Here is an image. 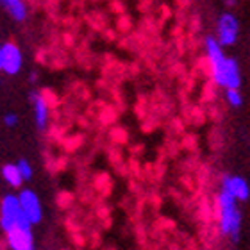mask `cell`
Instances as JSON below:
<instances>
[{
	"label": "cell",
	"instance_id": "7",
	"mask_svg": "<svg viewBox=\"0 0 250 250\" xmlns=\"http://www.w3.org/2000/svg\"><path fill=\"white\" fill-rule=\"evenodd\" d=\"M0 47H2V72H5L7 75H16L23 64L21 50L15 43H4Z\"/></svg>",
	"mask_w": 250,
	"mask_h": 250
},
{
	"label": "cell",
	"instance_id": "14",
	"mask_svg": "<svg viewBox=\"0 0 250 250\" xmlns=\"http://www.w3.org/2000/svg\"><path fill=\"white\" fill-rule=\"evenodd\" d=\"M16 122H18V118H16V115H13V113H9V115L4 116V124L7 125V127H13V125H16Z\"/></svg>",
	"mask_w": 250,
	"mask_h": 250
},
{
	"label": "cell",
	"instance_id": "15",
	"mask_svg": "<svg viewBox=\"0 0 250 250\" xmlns=\"http://www.w3.org/2000/svg\"><path fill=\"white\" fill-rule=\"evenodd\" d=\"M0 70H2V47H0Z\"/></svg>",
	"mask_w": 250,
	"mask_h": 250
},
{
	"label": "cell",
	"instance_id": "10",
	"mask_svg": "<svg viewBox=\"0 0 250 250\" xmlns=\"http://www.w3.org/2000/svg\"><path fill=\"white\" fill-rule=\"evenodd\" d=\"M0 5H2L16 21H23L27 18V5L23 0H0Z\"/></svg>",
	"mask_w": 250,
	"mask_h": 250
},
{
	"label": "cell",
	"instance_id": "11",
	"mask_svg": "<svg viewBox=\"0 0 250 250\" xmlns=\"http://www.w3.org/2000/svg\"><path fill=\"white\" fill-rule=\"evenodd\" d=\"M2 177L11 188H20L23 184V177H21L20 170L16 165H5L2 167Z\"/></svg>",
	"mask_w": 250,
	"mask_h": 250
},
{
	"label": "cell",
	"instance_id": "16",
	"mask_svg": "<svg viewBox=\"0 0 250 250\" xmlns=\"http://www.w3.org/2000/svg\"><path fill=\"white\" fill-rule=\"evenodd\" d=\"M227 4H229V5H232V4H236V0H227Z\"/></svg>",
	"mask_w": 250,
	"mask_h": 250
},
{
	"label": "cell",
	"instance_id": "9",
	"mask_svg": "<svg viewBox=\"0 0 250 250\" xmlns=\"http://www.w3.org/2000/svg\"><path fill=\"white\" fill-rule=\"evenodd\" d=\"M31 99H32V105H34V120H36L38 129L45 130L47 129V124H48L47 100H45V97H43L42 93H38V91H32Z\"/></svg>",
	"mask_w": 250,
	"mask_h": 250
},
{
	"label": "cell",
	"instance_id": "8",
	"mask_svg": "<svg viewBox=\"0 0 250 250\" xmlns=\"http://www.w3.org/2000/svg\"><path fill=\"white\" fill-rule=\"evenodd\" d=\"M222 191L229 193L238 202H245L250 197V186L241 175H225L222 181Z\"/></svg>",
	"mask_w": 250,
	"mask_h": 250
},
{
	"label": "cell",
	"instance_id": "12",
	"mask_svg": "<svg viewBox=\"0 0 250 250\" xmlns=\"http://www.w3.org/2000/svg\"><path fill=\"white\" fill-rule=\"evenodd\" d=\"M225 99L230 107H241L243 105V95L240 89H225Z\"/></svg>",
	"mask_w": 250,
	"mask_h": 250
},
{
	"label": "cell",
	"instance_id": "3",
	"mask_svg": "<svg viewBox=\"0 0 250 250\" xmlns=\"http://www.w3.org/2000/svg\"><path fill=\"white\" fill-rule=\"evenodd\" d=\"M27 225H32V224L27 220L18 197H15V195H5L2 198V204H0V227L5 232H9L15 227H27Z\"/></svg>",
	"mask_w": 250,
	"mask_h": 250
},
{
	"label": "cell",
	"instance_id": "4",
	"mask_svg": "<svg viewBox=\"0 0 250 250\" xmlns=\"http://www.w3.org/2000/svg\"><path fill=\"white\" fill-rule=\"evenodd\" d=\"M216 34H218V43L222 47H230L234 45L236 40H238V34H240V21L232 13H224V15L218 18V23H216Z\"/></svg>",
	"mask_w": 250,
	"mask_h": 250
},
{
	"label": "cell",
	"instance_id": "5",
	"mask_svg": "<svg viewBox=\"0 0 250 250\" xmlns=\"http://www.w3.org/2000/svg\"><path fill=\"white\" fill-rule=\"evenodd\" d=\"M18 200H20V206H21V209H23V213H25L27 220H29L32 225L40 224L43 216V208H42V200H40V197L36 195V191L23 189V191H20V195H18Z\"/></svg>",
	"mask_w": 250,
	"mask_h": 250
},
{
	"label": "cell",
	"instance_id": "2",
	"mask_svg": "<svg viewBox=\"0 0 250 250\" xmlns=\"http://www.w3.org/2000/svg\"><path fill=\"white\" fill-rule=\"evenodd\" d=\"M218 224L222 234L229 236L232 241L240 240L241 213L238 209V200L225 191H220L218 195Z\"/></svg>",
	"mask_w": 250,
	"mask_h": 250
},
{
	"label": "cell",
	"instance_id": "13",
	"mask_svg": "<svg viewBox=\"0 0 250 250\" xmlns=\"http://www.w3.org/2000/svg\"><path fill=\"white\" fill-rule=\"evenodd\" d=\"M16 167H18V170H20L23 181H29V179H32V167H31V163L25 161V159H20V161L16 163Z\"/></svg>",
	"mask_w": 250,
	"mask_h": 250
},
{
	"label": "cell",
	"instance_id": "1",
	"mask_svg": "<svg viewBox=\"0 0 250 250\" xmlns=\"http://www.w3.org/2000/svg\"><path fill=\"white\" fill-rule=\"evenodd\" d=\"M206 56L211 66V77L220 88L225 89H240L241 86V72L240 64L234 58L225 56L224 47L218 40L209 36L206 40Z\"/></svg>",
	"mask_w": 250,
	"mask_h": 250
},
{
	"label": "cell",
	"instance_id": "6",
	"mask_svg": "<svg viewBox=\"0 0 250 250\" xmlns=\"http://www.w3.org/2000/svg\"><path fill=\"white\" fill-rule=\"evenodd\" d=\"M7 234V247L11 250H34V234L32 225L27 227H15Z\"/></svg>",
	"mask_w": 250,
	"mask_h": 250
}]
</instances>
